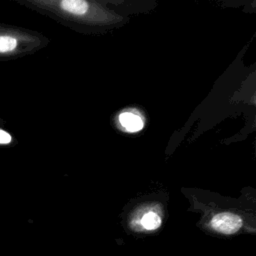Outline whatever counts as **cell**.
<instances>
[{
	"mask_svg": "<svg viewBox=\"0 0 256 256\" xmlns=\"http://www.w3.org/2000/svg\"><path fill=\"white\" fill-rule=\"evenodd\" d=\"M36 42L21 28L0 23V61L19 57L32 49Z\"/></svg>",
	"mask_w": 256,
	"mask_h": 256,
	"instance_id": "1",
	"label": "cell"
},
{
	"mask_svg": "<svg viewBox=\"0 0 256 256\" xmlns=\"http://www.w3.org/2000/svg\"><path fill=\"white\" fill-rule=\"evenodd\" d=\"M210 225L214 230L220 233L233 234L241 228L242 219L234 213L221 212L212 217Z\"/></svg>",
	"mask_w": 256,
	"mask_h": 256,
	"instance_id": "2",
	"label": "cell"
},
{
	"mask_svg": "<svg viewBox=\"0 0 256 256\" xmlns=\"http://www.w3.org/2000/svg\"><path fill=\"white\" fill-rule=\"evenodd\" d=\"M120 125L128 132H137L143 128L144 122L141 116L133 112H123L119 115Z\"/></svg>",
	"mask_w": 256,
	"mask_h": 256,
	"instance_id": "3",
	"label": "cell"
},
{
	"mask_svg": "<svg viewBox=\"0 0 256 256\" xmlns=\"http://www.w3.org/2000/svg\"><path fill=\"white\" fill-rule=\"evenodd\" d=\"M141 224L147 230H155L158 227H160L161 218L157 213L153 211H149L143 215L141 219Z\"/></svg>",
	"mask_w": 256,
	"mask_h": 256,
	"instance_id": "4",
	"label": "cell"
},
{
	"mask_svg": "<svg viewBox=\"0 0 256 256\" xmlns=\"http://www.w3.org/2000/svg\"><path fill=\"white\" fill-rule=\"evenodd\" d=\"M13 143L12 134L4 127V121L0 120V146H9Z\"/></svg>",
	"mask_w": 256,
	"mask_h": 256,
	"instance_id": "5",
	"label": "cell"
}]
</instances>
